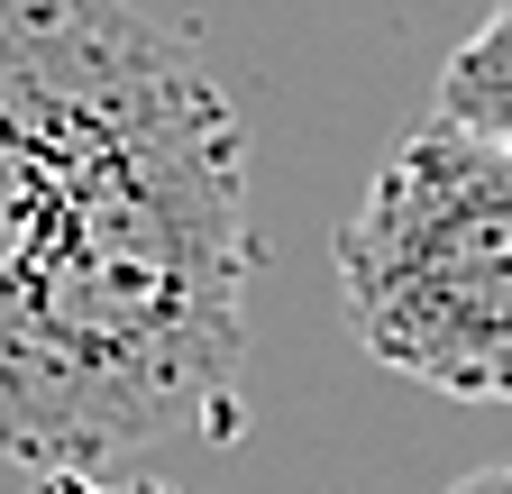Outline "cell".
Listing matches in <instances>:
<instances>
[{"label":"cell","mask_w":512,"mask_h":494,"mask_svg":"<svg viewBox=\"0 0 512 494\" xmlns=\"http://www.w3.org/2000/svg\"><path fill=\"white\" fill-rule=\"evenodd\" d=\"M448 494H512V467H485V476H458Z\"/></svg>","instance_id":"cell-5"},{"label":"cell","mask_w":512,"mask_h":494,"mask_svg":"<svg viewBox=\"0 0 512 494\" xmlns=\"http://www.w3.org/2000/svg\"><path fill=\"white\" fill-rule=\"evenodd\" d=\"M439 119L467 138H494L512 156V0H494L476 37L439 65Z\"/></svg>","instance_id":"cell-4"},{"label":"cell","mask_w":512,"mask_h":494,"mask_svg":"<svg viewBox=\"0 0 512 494\" xmlns=\"http://www.w3.org/2000/svg\"><path fill=\"white\" fill-rule=\"evenodd\" d=\"M247 138L183 37H147L37 275L0 321V458L138 485L247 430Z\"/></svg>","instance_id":"cell-1"},{"label":"cell","mask_w":512,"mask_h":494,"mask_svg":"<svg viewBox=\"0 0 512 494\" xmlns=\"http://www.w3.org/2000/svg\"><path fill=\"white\" fill-rule=\"evenodd\" d=\"M156 19L128 0H0V321L110 129Z\"/></svg>","instance_id":"cell-3"},{"label":"cell","mask_w":512,"mask_h":494,"mask_svg":"<svg viewBox=\"0 0 512 494\" xmlns=\"http://www.w3.org/2000/svg\"><path fill=\"white\" fill-rule=\"evenodd\" d=\"M339 312L384 376L512 412V156L430 119L339 229Z\"/></svg>","instance_id":"cell-2"},{"label":"cell","mask_w":512,"mask_h":494,"mask_svg":"<svg viewBox=\"0 0 512 494\" xmlns=\"http://www.w3.org/2000/svg\"><path fill=\"white\" fill-rule=\"evenodd\" d=\"M55 494H174V485H147L138 476V485H55Z\"/></svg>","instance_id":"cell-6"}]
</instances>
